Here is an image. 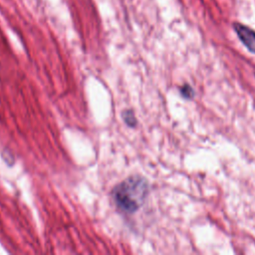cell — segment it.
<instances>
[{"label":"cell","instance_id":"cell-1","mask_svg":"<svg viewBox=\"0 0 255 255\" xmlns=\"http://www.w3.org/2000/svg\"><path fill=\"white\" fill-rule=\"evenodd\" d=\"M148 191L147 182L139 176H131L118 184L113 190L116 206L125 213L136 211L143 203Z\"/></svg>","mask_w":255,"mask_h":255},{"label":"cell","instance_id":"cell-4","mask_svg":"<svg viewBox=\"0 0 255 255\" xmlns=\"http://www.w3.org/2000/svg\"><path fill=\"white\" fill-rule=\"evenodd\" d=\"M180 93L182 95V97L186 98V99H190L193 97V90L190 86L188 85H184L183 87H181L180 89Z\"/></svg>","mask_w":255,"mask_h":255},{"label":"cell","instance_id":"cell-2","mask_svg":"<svg viewBox=\"0 0 255 255\" xmlns=\"http://www.w3.org/2000/svg\"><path fill=\"white\" fill-rule=\"evenodd\" d=\"M233 28L243 45L251 53L255 54V31L240 23H234Z\"/></svg>","mask_w":255,"mask_h":255},{"label":"cell","instance_id":"cell-3","mask_svg":"<svg viewBox=\"0 0 255 255\" xmlns=\"http://www.w3.org/2000/svg\"><path fill=\"white\" fill-rule=\"evenodd\" d=\"M123 118H124L125 122H126L128 126H130V127L135 126L136 121H135V118H134L133 113H132L131 111H126V112H124Z\"/></svg>","mask_w":255,"mask_h":255}]
</instances>
